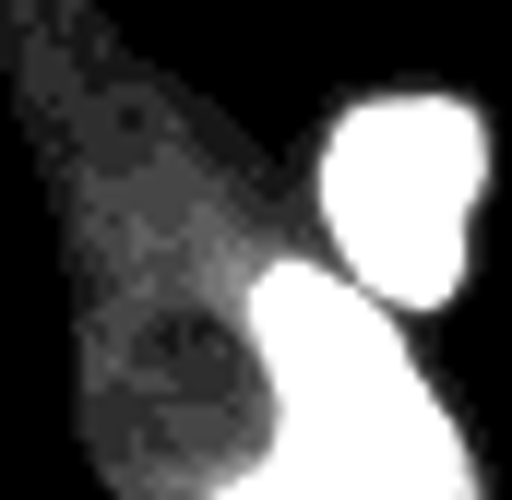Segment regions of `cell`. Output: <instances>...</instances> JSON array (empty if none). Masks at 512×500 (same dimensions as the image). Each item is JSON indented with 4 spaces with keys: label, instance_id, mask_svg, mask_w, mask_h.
Returning <instances> with one entry per match:
<instances>
[{
    "label": "cell",
    "instance_id": "1",
    "mask_svg": "<svg viewBox=\"0 0 512 500\" xmlns=\"http://www.w3.org/2000/svg\"><path fill=\"white\" fill-rule=\"evenodd\" d=\"M334 239L370 298H453L465 274V203H477V120L453 96H382L334 131L322 167Z\"/></svg>",
    "mask_w": 512,
    "mask_h": 500
},
{
    "label": "cell",
    "instance_id": "2",
    "mask_svg": "<svg viewBox=\"0 0 512 500\" xmlns=\"http://www.w3.org/2000/svg\"><path fill=\"white\" fill-rule=\"evenodd\" d=\"M239 500H477L453 429L429 417L417 381L358 393V405H286V441L262 453Z\"/></svg>",
    "mask_w": 512,
    "mask_h": 500
},
{
    "label": "cell",
    "instance_id": "3",
    "mask_svg": "<svg viewBox=\"0 0 512 500\" xmlns=\"http://www.w3.org/2000/svg\"><path fill=\"white\" fill-rule=\"evenodd\" d=\"M262 358H274V393L286 405H358V393H393L405 358H393L382 310L334 274H274L262 286Z\"/></svg>",
    "mask_w": 512,
    "mask_h": 500
}]
</instances>
